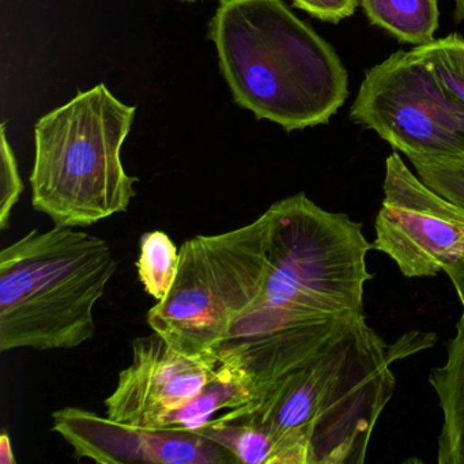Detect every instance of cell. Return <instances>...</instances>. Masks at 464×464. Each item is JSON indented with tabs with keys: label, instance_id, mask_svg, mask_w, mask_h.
<instances>
[{
	"label": "cell",
	"instance_id": "obj_1",
	"mask_svg": "<svg viewBox=\"0 0 464 464\" xmlns=\"http://www.w3.org/2000/svg\"><path fill=\"white\" fill-rule=\"evenodd\" d=\"M268 271L256 303L230 328L217 354L243 371L262 398L314 360L363 314L372 244L360 222L305 194L267 208Z\"/></svg>",
	"mask_w": 464,
	"mask_h": 464
},
{
	"label": "cell",
	"instance_id": "obj_2",
	"mask_svg": "<svg viewBox=\"0 0 464 464\" xmlns=\"http://www.w3.org/2000/svg\"><path fill=\"white\" fill-rule=\"evenodd\" d=\"M208 39L236 104L286 131L328 123L349 96L338 53L282 0H219Z\"/></svg>",
	"mask_w": 464,
	"mask_h": 464
},
{
	"label": "cell",
	"instance_id": "obj_3",
	"mask_svg": "<svg viewBox=\"0 0 464 464\" xmlns=\"http://www.w3.org/2000/svg\"><path fill=\"white\" fill-rule=\"evenodd\" d=\"M387 344L358 314L314 360L259 401L227 410L297 445L308 464H362L396 379Z\"/></svg>",
	"mask_w": 464,
	"mask_h": 464
},
{
	"label": "cell",
	"instance_id": "obj_4",
	"mask_svg": "<svg viewBox=\"0 0 464 464\" xmlns=\"http://www.w3.org/2000/svg\"><path fill=\"white\" fill-rule=\"evenodd\" d=\"M107 241L55 227L0 252V352L75 349L96 333L94 308L118 270Z\"/></svg>",
	"mask_w": 464,
	"mask_h": 464
},
{
	"label": "cell",
	"instance_id": "obj_5",
	"mask_svg": "<svg viewBox=\"0 0 464 464\" xmlns=\"http://www.w3.org/2000/svg\"><path fill=\"white\" fill-rule=\"evenodd\" d=\"M135 111L102 83L43 116L34 127L29 179L34 210L64 227H92L126 213L138 179L124 169L121 149Z\"/></svg>",
	"mask_w": 464,
	"mask_h": 464
},
{
	"label": "cell",
	"instance_id": "obj_6",
	"mask_svg": "<svg viewBox=\"0 0 464 464\" xmlns=\"http://www.w3.org/2000/svg\"><path fill=\"white\" fill-rule=\"evenodd\" d=\"M268 227L265 211L246 227L183 243L172 289L148 312L150 330L184 354L217 353L262 293Z\"/></svg>",
	"mask_w": 464,
	"mask_h": 464
},
{
	"label": "cell",
	"instance_id": "obj_7",
	"mask_svg": "<svg viewBox=\"0 0 464 464\" xmlns=\"http://www.w3.org/2000/svg\"><path fill=\"white\" fill-rule=\"evenodd\" d=\"M350 118L409 160L464 157V105L412 50L366 72Z\"/></svg>",
	"mask_w": 464,
	"mask_h": 464
},
{
	"label": "cell",
	"instance_id": "obj_8",
	"mask_svg": "<svg viewBox=\"0 0 464 464\" xmlns=\"http://www.w3.org/2000/svg\"><path fill=\"white\" fill-rule=\"evenodd\" d=\"M372 248L407 278L447 271L464 252V210L426 186L398 153L385 161L384 199Z\"/></svg>",
	"mask_w": 464,
	"mask_h": 464
},
{
	"label": "cell",
	"instance_id": "obj_9",
	"mask_svg": "<svg viewBox=\"0 0 464 464\" xmlns=\"http://www.w3.org/2000/svg\"><path fill=\"white\" fill-rule=\"evenodd\" d=\"M53 420L75 458L100 464L238 463L229 450L195 430L130 425L80 407L58 410Z\"/></svg>",
	"mask_w": 464,
	"mask_h": 464
},
{
	"label": "cell",
	"instance_id": "obj_10",
	"mask_svg": "<svg viewBox=\"0 0 464 464\" xmlns=\"http://www.w3.org/2000/svg\"><path fill=\"white\" fill-rule=\"evenodd\" d=\"M132 354L131 365L119 373L115 391L105 399V415L145 428H159L162 418L195 398L221 365L217 353L184 354L156 333L135 339Z\"/></svg>",
	"mask_w": 464,
	"mask_h": 464
},
{
	"label": "cell",
	"instance_id": "obj_11",
	"mask_svg": "<svg viewBox=\"0 0 464 464\" xmlns=\"http://www.w3.org/2000/svg\"><path fill=\"white\" fill-rule=\"evenodd\" d=\"M444 415L437 448L439 464H464V314L447 347V361L429 374Z\"/></svg>",
	"mask_w": 464,
	"mask_h": 464
},
{
	"label": "cell",
	"instance_id": "obj_12",
	"mask_svg": "<svg viewBox=\"0 0 464 464\" xmlns=\"http://www.w3.org/2000/svg\"><path fill=\"white\" fill-rule=\"evenodd\" d=\"M195 431L229 450L238 463L308 464L297 445L248 418L221 415Z\"/></svg>",
	"mask_w": 464,
	"mask_h": 464
},
{
	"label": "cell",
	"instance_id": "obj_13",
	"mask_svg": "<svg viewBox=\"0 0 464 464\" xmlns=\"http://www.w3.org/2000/svg\"><path fill=\"white\" fill-rule=\"evenodd\" d=\"M257 401L256 391L243 371L221 362L216 376L191 401L165 415L160 429L197 430L213 420L219 410H232Z\"/></svg>",
	"mask_w": 464,
	"mask_h": 464
},
{
	"label": "cell",
	"instance_id": "obj_14",
	"mask_svg": "<svg viewBox=\"0 0 464 464\" xmlns=\"http://www.w3.org/2000/svg\"><path fill=\"white\" fill-rule=\"evenodd\" d=\"M368 20L399 42L418 45L433 42L439 28L437 0H360Z\"/></svg>",
	"mask_w": 464,
	"mask_h": 464
},
{
	"label": "cell",
	"instance_id": "obj_15",
	"mask_svg": "<svg viewBox=\"0 0 464 464\" xmlns=\"http://www.w3.org/2000/svg\"><path fill=\"white\" fill-rule=\"evenodd\" d=\"M179 260L180 249L167 233L154 230L140 237L138 278L145 292L157 303L164 300L172 289L178 276Z\"/></svg>",
	"mask_w": 464,
	"mask_h": 464
},
{
	"label": "cell",
	"instance_id": "obj_16",
	"mask_svg": "<svg viewBox=\"0 0 464 464\" xmlns=\"http://www.w3.org/2000/svg\"><path fill=\"white\" fill-rule=\"evenodd\" d=\"M464 105V39L453 34L412 48Z\"/></svg>",
	"mask_w": 464,
	"mask_h": 464
},
{
	"label": "cell",
	"instance_id": "obj_17",
	"mask_svg": "<svg viewBox=\"0 0 464 464\" xmlns=\"http://www.w3.org/2000/svg\"><path fill=\"white\" fill-rule=\"evenodd\" d=\"M418 178L437 194L464 210V157L410 159Z\"/></svg>",
	"mask_w": 464,
	"mask_h": 464
},
{
	"label": "cell",
	"instance_id": "obj_18",
	"mask_svg": "<svg viewBox=\"0 0 464 464\" xmlns=\"http://www.w3.org/2000/svg\"><path fill=\"white\" fill-rule=\"evenodd\" d=\"M2 170H0V230L7 229L13 208L24 191L17 159L6 137V124L2 126Z\"/></svg>",
	"mask_w": 464,
	"mask_h": 464
},
{
	"label": "cell",
	"instance_id": "obj_19",
	"mask_svg": "<svg viewBox=\"0 0 464 464\" xmlns=\"http://www.w3.org/2000/svg\"><path fill=\"white\" fill-rule=\"evenodd\" d=\"M360 0H293L297 9L325 23L338 24L354 14Z\"/></svg>",
	"mask_w": 464,
	"mask_h": 464
},
{
	"label": "cell",
	"instance_id": "obj_20",
	"mask_svg": "<svg viewBox=\"0 0 464 464\" xmlns=\"http://www.w3.org/2000/svg\"><path fill=\"white\" fill-rule=\"evenodd\" d=\"M436 341V335H433V334H407V335L401 336L396 343L387 344L388 358H390L391 362H395V361L433 346Z\"/></svg>",
	"mask_w": 464,
	"mask_h": 464
},
{
	"label": "cell",
	"instance_id": "obj_21",
	"mask_svg": "<svg viewBox=\"0 0 464 464\" xmlns=\"http://www.w3.org/2000/svg\"><path fill=\"white\" fill-rule=\"evenodd\" d=\"M445 273L450 276L453 286H455L456 293H458L459 298H460L464 314V252Z\"/></svg>",
	"mask_w": 464,
	"mask_h": 464
},
{
	"label": "cell",
	"instance_id": "obj_22",
	"mask_svg": "<svg viewBox=\"0 0 464 464\" xmlns=\"http://www.w3.org/2000/svg\"><path fill=\"white\" fill-rule=\"evenodd\" d=\"M14 450H13L12 439L9 433L4 430L0 436V464H15Z\"/></svg>",
	"mask_w": 464,
	"mask_h": 464
},
{
	"label": "cell",
	"instance_id": "obj_23",
	"mask_svg": "<svg viewBox=\"0 0 464 464\" xmlns=\"http://www.w3.org/2000/svg\"><path fill=\"white\" fill-rule=\"evenodd\" d=\"M455 15L459 21H464V0H455Z\"/></svg>",
	"mask_w": 464,
	"mask_h": 464
},
{
	"label": "cell",
	"instance_id": "obj_24",
	"mask_svg": "<svg viewBox=\"0 0 464 464\" xmlns=\"http://www.w3.org/2000/svg\"><path fill=\"white\" fill-rule=\"evenodd\" d=\"M180 2H187V4H195V2H200V0H180Z\"/></svg>",
	"mask_w": 464,
	"mask_h": 464
}]
</instances>
